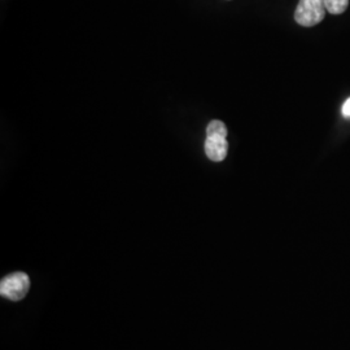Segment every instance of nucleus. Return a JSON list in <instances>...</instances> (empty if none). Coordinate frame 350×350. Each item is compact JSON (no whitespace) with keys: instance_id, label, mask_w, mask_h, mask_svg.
<instances>
[{"instance_id":"f257e3e1","label":"nucleus","mask_w":350,"mask_h":350,"mask_svg":"<svg viewBox=\"0 0 350 350\" xmlns=\"http://www.w3.org/2000/svg\"><path fill=\"white\" fill-rule=\"evenodd\" d=\"M227 127L219 120H213L206 127L205 139V154L214 163H221L227 157L228 142H227Z\"/></svg>"},{"instance_id":"f03ea898","label":"nucleus","mask_w":350,"mask_h":350,"mask_svg":"<svg viewBox=\"0 0 350 350\" xmlns=\"http://www.w3.org/2000/svg\"><path fill=\"white\" fill-rule=\"evenodd\" d=\"M325 12L323 0H300L295 12V20L299 25L312 27L323 21Z\"/></svg>"},{"instance_id":"7ed1b4c3","label":"nucleus","mask_w":350,"mask_h":350,"mask_svg":"<svg viewBox=\"0 0 350 350\" xmlns=\"http://www.w3.org/2000/svg\"><path fill=\"white\" fill-rule=\"evenodd\" d=\"M30 288V279L25 273H13L0 282V295L12 301L23 300Z\"/></svg>"},{"instance_id":"20e7f679","label":"nucleus","mask_w":350,"mask_h":350,"mask_svg":"<svg viewBox=\"0 0 350 350\" xmlns=\"http://www.w3.org/2000/svg\"><path fill=\"white\" fill-rule=\"evenodd\" d=\"M323 1H325L327 12L331 14H341L347 11L349 5V0H323Z\"/></svg>"},{"instance_id":"39448f33","label":"nucleus","mask_w":350,"mask_h":350,"mask_svg":"<svg viewBox=\"0 0 350 350\" xmlns=\"http://www.w3.org/2000/svg\"><path fill=\"white\" fill-rule=\"evenodd\" d=\"M341 112H342V116L344 117H347V118H350V98L348 100L344 103V105H342V109H341Z\"/></svg>"}]
</instances>
